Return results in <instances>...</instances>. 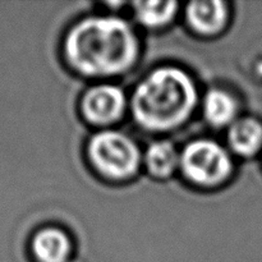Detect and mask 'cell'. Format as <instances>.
Instances as JSON below:
<instances>
[{"label":"cell","mask_w":262,"mask_h":262,"mask_svg":"<svg viewBox=\"0 0 262 262\" xmlns=\"http://www.w3.org/2000/svg\"><path fill=\"white\" fill-rule=\"evenodd\" d=\"M66 51L72 66L90 76H107L127 71L138 55L132 28L119 18L92 17L69 32Z\"/></svg>","instance_id":"6da1fadb"},{"label":"cell","mask_w":262,"mask_h":262,"mask_svg":"<svg viewBox=\"0 0 262 262\" xmlns=\"http://www.w3.org/2000/svg\"><path fill=\"white\" fill-rule=\"evenodd\" d=\"M196 101V87L183 71L161 68L137 87L132 110L141 125L147 129L164 130L184 122Z\"/></svg>","instance_id":"7a4b0ae2"},{"label":"cell","mask_w":262,"mask_h":262,"mask_svg":"<svg viewBox=\"0 0 262 262\" xmlns=\"http://www.w3.org/2000/svg\"><path fill=\"white\" fill-rule=\"evenodd\" d=\"M90 158L95 166L113 178H125L137 169L140 150L130 138L118 132H102L90 142Z\"/></svg>","instance_id":"3957f363"},{"label":"cell","mask_w":262,"mask_h":262,"mask_svg":"<svg viewBox=\"0 0 262 262\" xmlns=\"http://www.w3.org/2000/svg\"><path fill=\"white\" fill-rule=\"evenodd\" d=\"M181 164L191 181L205 186L223 182L232 169L227 151L212 141L189 143L182 154Z\"/></svg>","instance_id":"277c9868"},{"label":"cell","mask_w":262,"mask_h":262,"mask_svg":"<svg viewBox=\"0 0 262 262\" xmlns=\"http://www.w3.org/2000/svg\"><path fill=\"white\" fill-rule=\"evenodd\" d=\"M125 106L124 94L115 86L94 87L83 99V112L91 122L105 124L118 119Z\"/></svg>","instance_id":"5b68a950"},{"label":"cell","mask_w":262,"mask_h":262,"mask_svg":"<svg viewBox=\"0 0 262 262\" xmlns=\"http://www.w3.org/2000/svg\"><path fill=\"white\" fill-rule=\"evenodd\" d=\"M187 17L192 27L204 33L219 31L227 19V8L223 2H193L187 7Z\"/></svg>","instance_id":"8992f818"},{"label":"cell","mask_w":262,"mask_h":262,"mask_svg":"<svg viewBox=\"0 0 262 262\" xmlns=\"http://www.w3.org/2000/svg\"><path fill=\"white\" fill-rule=\"evenodd\" d=\"M32 248L38 262H66L71 243L61 230L48 228L37 233Z\"/></svg>","instance_id":"52a82bcc"},{"label":"cell","mask_w":262,"mask_h":262,"mask_svg":"<svg viewBox=\"0 0 262 262\" xmlns=\"http://www.w3.org/2000/svg\"><path fill=\"white\" fill-rule=\"evenodd\" d=\"M229 142L241 155H253L262 145V125L257 120L248 118L238 120L230 129Z\"/></svg>","instance_id":"ba28073f"},{"label":"cell","mask_w":262,"mask_h":262,"mask_svg":"<svg viewBox=\"0 0 262 262\" xmlns=\"http://www.w3.org/2000/svg\"><path fill=\"white\" fill-rule=\"evenodd\" d=\"M205 117L211 124L225 125L232 122L237 113V105L233 97L220 90H212L204 101Z\"/></svg>","instance_id":"9c48e42d"},{"label":"cell","mask_w":262,"mask_h":262,"mask_svg":"<svg viewBox=\"0 0 262 262\" xmlns=\"http://www.w3.org/2000/svg\"><path fill=\"white\" fill-rule=\"evenodd\" d=\"M146 160L151 173L158 177H168L178 166L179 155L169 141H159L150 146Z\"/></svg>","instance_id":"30bf717a"},{"label":"cell","mask_w":262,"mask_h":262,"mask_svg":"<svg viewBox=\"0 0 262 262\" xmlns=\"http://www.w3.org/2000/svg\"><path fill=\"white\" fill-rule=\"evenodd\" d=\"M136 15L141 23L158 27L168 23L176 13V2H137L135 3Z\"/></svg>","instance_id":"8fae6325"}]
</instances>
